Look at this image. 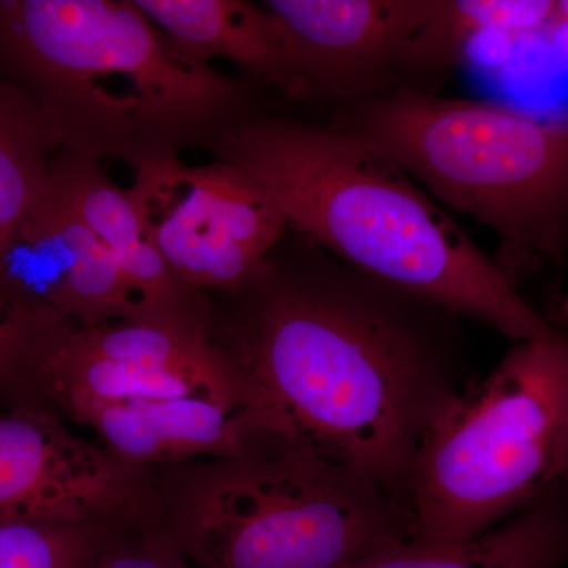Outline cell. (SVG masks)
<instances>
[{
	"mask_svg": "<svg viewBox=\"0 0 568 568\" xmlns=\"http://www.w3.org/2000/svg\"><path fill=\"white\" fill-rule=\"evenodd\" d=\"M156 503L153 470L74 436L50 407L22 402L0 413V525H129Z\"/></svg>",
	"mask_w": 568,
	"mask_h": 568,
	"instance_id": "obj_8",
	"label": "cell"
},
{
	"mask_svg": "<svg viewBox=\"0 0 568 568\" xmlns=\"http://www.w3.org/2000/svg\"><path fill=\"white\" fill-rule=\"evenodd\" d=\"M349 130L447 209L497 235L511 286L568 257V115L399 88L343 114Z\"/></svg>",
	"mask_w": 568,
	"mask_h": 568,
	"instance_id": "obj_4",
	"label": "cell"
},
{
	"mask_svg": "<svg viewBox=\"0 0 568 568\" xmlns=\"http://www.w3.org/2000/svg\"><path fill=\"white\" fill-rule=\"evenodd\" d=\"M126 192L153 248L200 293L244 290L287 230L274 200L223 160L201 166L179 156L142 163Z\"/></svg>",
	"mask_w": 568,
	"mask_h": 568,
	"instance_id": "obj_7",
	"label": "cell"
},
{
	"mask_svg": "<svg viewBox=\"0 0 568 568\" xmlns=\"http://www.w3.org/2000/svg\"><path fill=\"white\" fill-rule=\"evenodd\" d=\"M48 190L108 250L145 316L153 323L211 327L203 293L173 274L153 248L126 189L115 185L95 160L58 152Z\"/></svg>",
	"mask_w": 568,
	"mask_h": 568,
	"instance_id": "obj_12",
	"label": "cell"
},
{
	"mask_svg": "<svg viewBox=\"0 0 568 568\" xmlns=\"http://www.w3.org/2000/svg\"><path fill=\"white\" fill-rule=\"evenodd\" d=\"M0 297L77 328L149 321L108 250L48 186L0 254Z\"/></svg>",
	"mask_w": 568,
	"mask_h": 568,
	"instance_id": "obj_9",
	"label": "cell"
},
{
	"mask_svg": "<svg viewBox=\"0 0 568 568\" xmlns=\"http://www.w3.org/2000/svg\"><path fill=\"white\" fill-rule=\"evenodd\" d=\"M110 523L13 521L0 525V568H88L115 530Z\"/></svg>",
	"mask_w": 568,
	"mask_h": 568,
	"instance_id": "obj_17",
	"label": "cell"
},
{
	"mask_svg": "<svg viewBox=\"0 0 568 568\" xmlns=\"http://www.w3.org/2000/svg\"><path fill=\"white\" fill-rule=\"evenodd\" d=\"M0 69L62 152L133 170L211 151L246 114L242 85L179 50L134 0H0Z\"/></svg>",
	"mask_w": 568,
	"mask_h": 568,
	"instance_id": "obj_3",
	"label": "cell"
},
{
	"mask_svg": "<svg viewBox=\"0 0 568 568\" xmlns=\"http://www.w3.org/2000/svg\"><path fill=\"white\" fill-rule=\"evenodd\" d=\"M156 470L162 525L196 568H353L410 540L406 507L302 439Z\"/></svg>",
	"mask_w": 568,
	"mask_h": 568,
	"instance_id": "obj_5",
	"label": "cell"
},
{
	"mask_svg": "<svg viewBox=\"0 0 568 568\" xmlns=\"http://www.w3.org/2000/svg\"><path fill=\"white\" fill-rule=\"evenodd\" d=\"M58 152L61 145L36 100L0 77V254L43 196Z\"/></svg>",
	"mask_w": 568,
	"mask_h": 568,
	"instance_id": "obj_16",
	"label": "cell"
},
{
	"mask_svg": "<svg viewBox=\"0 0 568 568\" xmlns=\"http://www.w3.org/2000/svg\"><path fill=\"white\" fill-rule=\"evenodd\" d=\"M102 446L126 465L155 470L201 459L237 458L290 436L257 405L205 395L141 398L71 410Z\"/></svg>",
	"mask_w": 568,
	"mask_h": 568,
	"instance_id": "obj_11",
	"label": "cell"
},
{
	"mask_svg": "<svg viewBox=\"0 0 568 568\" xmlns=\"http://www.w3.org/2000/svg\"><path fill=\"white\" fill-rule=\"evenodd\" d=\"M568 489V335L519 342L426 435L410 478V541L484 536Z\"/></svg>",
	"mask_w": 568,
	"mask_h": 568,
	"instance_id": "obj_6",
	"label": "cell"
},
{
	"mask_svg": "<svg viewBox=\"0 0 568 568\" xmlns=\"http://www.w3.org/2000/svg\"><path fill=\"white\" fill-rule=\"evenodd\" d=\"M70 325L14 308L0 297V396L32 395L41 358Z\"/></svg>",
	"mask_w": 568,
	"mask_h": 568,
	"instance_id": "obj_18",
	"label": "cell"
},
{
	"mask_svg": "<svg viewBox=\"0 0 568 568\" xmlns=\"http://www.w3.org/2000/svg\"><path fill=\"white\" fill-rule=\"evenodd\" d=\"M549 32L568 54V0L558 2L555 21H552Z\"/></svg>",
	"mask_w": 568,
	"mask_h": 568,
	"instance_id": "obj_20",
	"label": "cell"
},
{
	"mask_svg": "<svg viewBox=\"0 0 568 568\" xmlns=\"http://www.w3.org/2000/svg\"><path fill=\"white\" fill-rule=\"evenodd\" d=\"M568 564V489L484 536L448 545L403 541L353 568H560Z\"/></svg>",
	"mask_w": 568,
	"mask_h": 568,
	"instance_id": "obj_14",
	"label": "cell"
},
{
	"mask_svg": "<svg viewBox=\"0 0 568 568\" xmlns=\"http://www.w3.org/2000/svg\"><path fill=\"white\" fill-rule=\"evenodd\" d=\"M145 523L138 519L115 530L88 568H196L162 521Z\"/></svg>",
	"mask_w": 568,
	"mask_h": 568,
	"instance_id": "obj_19",
	"label": "cell"
},
{
	"mask_svg": "<svg viewBox=\"0 0 568 568\" xmlns=\"http://www.w3.org/2000/svg\"><path fill=\"white\" fill-rule=\"evenodd\" d=\"M189 58H224L291 99L308 97L271 11L245 0H134Z\"/></svg>",
	"mask_w": 568,
	"mask_h": 568,
	"instance_id": "obj_13",
	"label": "cell"
},
{
	"mask_svg": "<svg viewBox=\"0 0 568 568\" xmlns=\"http://www.w3.org/2000/svg\"><path fill=\"white\" fill-rule=\"evenodd\" d=\"M310 95L353 106L402 88L407 43L432 0H268Z\"/></svg>",
	"mask_w": 568,
	"mask_h": 568,
	"instance_id": "obj_10",
	"label": "cell"
},
{
	"mask_svg": "<svg viewBox=\"0 0 568 568\" xmlns=\"http://www.w3.org/2000/svg\"><path fill=\"white\" fill-rule=\"evenodd\" d=\"M558 2L504 0H432L420 31L402 59V88L429 91L465 58L467 47L489 33L525 39L549 32Z\"/></svg>",
	"mask_w": 568,
	"mask_h": 568,
	"instance_id": "obj_15",
	"label": "cell"
},
{
	"mask_svg": "<svg viewBox=\"0 0 568 568\" xmlns=\"http://www.w3.org/2000/svg\"><path fill=\"white\" fill-rule=\"evenodd\" d=\"M233 295L219 339L260 405L409 510L422 444L462 395L459 316L315 253L275 250Z\"/></svg>",
	"mask_w": 568,
	"mask_h": 568,
	"instance_id": "obj_1",
	"label": "cell"
},
{
	"mask_svg": "<svg viewBox=\"0 0 568 568\" xmlns=\"http://www.w3.org/2000/svg\"><path fill=\"white\" fill-rule=\"evenodd\" d=\"M211 151L250 175L278 205L287 227L361 274L518 343L560 331L444 205L338 123L245 114Z\"/></svg>",
	"mask_w": 568,
	"mask_h": 568,
	"instance_id": "obj_2",
	"label": "cell"
}]
</instances>
